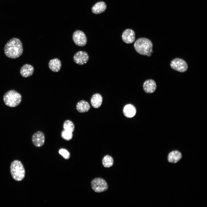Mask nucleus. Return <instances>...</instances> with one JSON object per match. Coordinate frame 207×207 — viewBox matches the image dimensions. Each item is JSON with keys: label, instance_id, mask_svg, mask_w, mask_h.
Segmentation results:
<instances>
[{"label": "nucleus", "instance_id": "f257e3e1", "mask_svg": "<svg viewBox=\"0 0 207 207\" xmlns=\"http://www.w3.org/2000/svg\"><path fill=\"white\" fill-rule=\"evenodd\" d=\"M4 51L7 57L12 59L17 58L21 56L23 53L22 43L19 39L13 38L6 43Z\"/></svg>", "mask_w": 207, "mask_h": 207}, {"label": "nucleus", "instance_id": "f03ea898", "mask_svg": "<svg viewBox=\"0 0 207 207\" xmlns=\"http://www.w3.org/2000/svg\"><path fill=\"white\" fill-rule=\"evenodd\" d=\"M136 51L139 54L150 57L152 52L153 44L149 39L140 38L137 39L134 44Z\"/></svg>", "mask_w": 207, "mask_h": 207}, {"label": "nucleus", "instance_id": "7ed1b4c3", "mask_svg": "<svg viewBox=\"0 0 207 207\" xmlns=\"http://www.w3.org/2000/svg\"><path fill=\"white\" fill-rule=\"evenodd\" d=\"M10 172L12 178L15 181H21L25 176V171L22 162L18 160H15L10 166Z\"/></svg>", "mask_w": 207, "mask_h": 207}, {"label": "nucleus", "instance_id": "20e7f679", "mask_svg": "<svg viewBox=\"0 0 207 207\" xmlns=\"http://www.w3.org/2000/svg\"><path fill=\"white\" fill-rule=\"evenodd\" d=\"M3 101L7 106L15 107L18 106L22 100L21 95L17 91L12 90L6 92L3 97Z\"/></svg>", "mask_w": 207, "mask_h": 207}, {"label": "nucleus", "instance_id": "39448f33", "mask_svg": "<svg viewBox=\"0 0 207 207\" xmlns=\"http://www.w3.org/2000/svg\"><path fill=\"white\" fill-rule=\"evenodd\" d=\"M91 185L93 190L97 193L105 191L108 188L107 182L104 179L101 178L93 179L91 182Z\"/></svg>", "mask_w": 207, "mask_h": 207}, {"label": "nucleus", "instance_id": "423d86ee", "mask_svg": "<svg viewBox=\"0 0 207 207\" xmlns=\"http://www.w3.org/2000/svg\"><path fill=\"white\" fill-rule=\"evenodd\" d=\"M170 66L173 70L181 72L186 71L188 68L187 64L184 60L178 58L171 61Z\"/></svg>", "mask_w": 207, "mask_h": 207}, {"label": "nucleus", "instance_id": "0eeeda50", "mask_svg": "<svg viewBox=\"0 0 207 207\" xmlns=\"http://www.w3.org/2000/svg\"><path fill=\"white\" fill-rule=\"evenodd\" d=\"M72 39L75 44L78 46L83 47L87 43V38L85 34L83 31L77 30L75 31L72 35Z\"/></svg>", "mask_w": 207, "mask_h": 207}, {"label": "nucleus", "instance_id": "6e6552de", "mask_svg": "<svg viewBox=\"0 0 207 207\" xmlns=\"http://www.w3.org/2000/svg\"><path fill=\"white\" fill-rule=\"evenodd\" d=\"M89 57L88 54L83 51H79L74 55L73 59L76 64L79 65H83L87 63L88 62Z\"/></svg>", "mask_w": 207, "mask_h": 207}, {"label": "nucleus", "instance_id": "1a4fd4ad", "mask_svg": "<svg viewBox=\"0 0 207 207\" xmlns=\"http://www.w3.org/2000/svg\"><path fill=\"white\" fill-rule=\"evenodd\" d=\"M45 138L44 133L41 131H38L32 135V141L33 144L35 146L40 147L43 145Z\"/></svg>", "mask_w": 207, "mask_h": 207}, {"label": "nucleus", "instance_id": "9d476101", "mask_svg": "<svg viewBox=\"0 0 207 207\" xmlns=\"http://www.w3.org/2000/svg\"><path fill=\"white\" fill-rule=\"evenodd\" d=\"M122 38L123 41L125 43L130 44L133 42L135 40V33L132 29H128L123 32Z\"/></svg>", "mask_w": 207, "mask_h": 207}, {"label": "nucleus", "instance_id": "9b49d317", "mask_svg": "<svg viewBox=\"0 0 207 207\" xmlns=\"http://www.w3.org/2000/svg\"><path fill=\"white\" fill-rule=\"evenodd\" d=\"M156 87L155 82L151 79L146 80L143 85L144 90L147 93H151L154 92L156 89Z\"/></svg>", "mask_w": 207, "mask_h": 207}, {"label": "nucleus", "instance_id": "f8f14e48", "mask_svg": "<svg viewBox=\"0 0 207 207\" xmlns=\"http://www.w3.org/2000/svg\"><path fill=\"white\" fill-rule=\"evenodd\" d=\"M34 71L33 66L29 64H26L23 65L20 70L21 75L23 77L27 78L31 76Z\"/></svg>", "mask_w": 207, "mask_h": 207}, {"label": "nucleus", "instance_id": "ddd939ff", "mask_svg": "<svg viewBox=\"0 0 207 207\" xmlns=\"http://www.w3.org/2000/svg\"><path fill=\"white\" fill-rule=\"evenodd\" d=\"M48 66L49 68L52 71L54 72H57L60 70L62 64L59 59L55 58L49 61Z\"/></svg>", "mask_w": 207, "mask_h": 207}, {"label": "nucleus", "instance_id": "4468645a", "mask_svg": "<svg viewBox=\"0 0 207 207\" xmlns=\"http://www.w3.org/2000/svg\"><path fill=\"white\" fill-rule=\"evenodd\" d=\"M107 6L104 2L100 1L96 3L92 7L93 13L95 14H99L104 12L106 9Z\"/></svg>", "mask_w": 207, "mask_h": 207}, {"label": "nucleus", "instance_id": "2eb2a0df", "mask_svg": "<svg viewBox=\"0 0 207 207\" xmlns=\"http://www.w3.org/2000/svg\"><path fill=\"white\" fill-rule=\"evenodd\" d=\"M135 107L132 105L129 104L126 105L123 110L124 114L127 117L131 118L134 116L136 114Z\"/></svg>", "mask_w": 207, "mask_h": 207}, {"label": "nucleus", "instance_id": "dca6fc26", "mask_svg": "<svg viewBox=\"0 0 207 207\" xmlns=\"http://www.w3.org/2000/svg\"><path fill=\"white\" fill-rule=\"evenodd\" d=\"M90 106L89 103L87 101L82 100L78 102L76 105V109L80 113L87 112L90 109Z\"/></svg>", "mask_w": 207, "mask_h": 207}, {"label": "nucleus", "instance_id": "f3484780", "mask_svg": "<svg viewBox=\"0 0 207 207\" xmlns=\"http://www.w3.org/2000/svg\"><path fill=\"white\" fill-rule=\"evenodd\" d=\"M102 97L99 93L94 94L91 99V104L93 107L95 108L99 107L102 104Z\"/></svg>", "mask_w": 207, "mask_h": 207}, {"label": "nucleus", "instance_id": "a211bd4d", "mask_svg": "<svg viewBox=\"0 0 207 207\" xmlns=\"http://www.w3.org/2000/svg\"><path fill=\"white\" fill-rule=\"evenodd\" d=\"M181 157V152L177 150H174L169 154L168 159V162L170 163H175L178 162Z\"/></svg>", "mask_w": 207, "mask_h": 207}, {"label": "nucleus", "instance_id": "6ab92c4d", "mask_svg": "<svg viewBox=\"0 0 207 207\" xmlns=\"http://www.w3.org/2000/svg\"><path fill=\"white\" fill-rule=\"evenodd\" d=\"M102 162L103 165L104 167L109 168L113 165L114 160L113 158L111 156L107 155L103 158Z\"/></svg>", "mask_w": 207, "mask_h": 207}, {"label": "nucleus", "instance_id": "aec40b11", "mask_svg": "<svg viewBox=\"0 0 207 207\" xmlns=\"http://www.w3.org/2000/svg\"><path fill=\"white\" fill-rule=\"evenodd\" d=\"M63 128L64 129L73 132L74 130L75 126L72 121L69 120H67L64 123Z\"/></svg>", "mask_w": 207, "mask_h": 207}, {"label": "nucleus", "instance_id": "412c9836", "mask_svg": "<svg viewBox=\"0 0 207 207\" xmlns=\"http://www.w3.org/2000/svg\"><path fill=\"white\" fill-rule=\"evenodd\" d=\"M61 136L62 138L64 139L69 141L72 139V132L65 129H64L61 132Z\"/></svg>", "mask_w": 207, "mask_h": 207}, {"label": "nucleus", "instance_id": "4be33fe9", "mask_svg": "<svg viewBox=\"0 0 207 207\" xmlns=\"http://www.w3.org/2000/svg\"><path fill=\"white\" fill-rule=\"evenodd\" d=\"M59 154L65 159H69L70 157L69 152L66 149L61 148L59 150Z\"/></svg>", "mask_w": 207, "mask_h": 207}]
</instances>
